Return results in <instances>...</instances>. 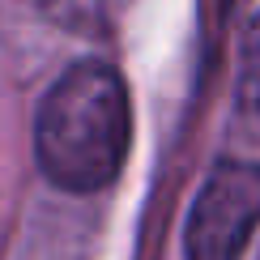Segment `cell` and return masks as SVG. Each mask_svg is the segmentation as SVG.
<instances>
[{"label": "cell", "mask_w": 260, "mask_h": 260, "mask_svg": "<svg viewBox=\"0 0 260 260\" xmlns=\"http://www.w3.org/2000/svg\"><path fill=\"white\" fill-rule=\"evenodd\" d=\"M243 99H247V107L260 115V21L252 26L247 56H243Z\"/></svg>", "instance_id": "277c9868"}, {"label": "cell", "mask_w": 260, "mask_h": 260, "mask_svg": "<svg viewBox=\"0 0 260 260\" xmlns=\"http://www.w3.org/2000/svg\"><path fill=\"white\" fill-rule=\"evenodd\" d=\"M133 0H39V9L51 21L77 30V35H107L115 26Z\"/></svg>", "instance_id": "3957f363"}, {"label": "cell", "mask_w": 260, "mask_h": 260, "mask_svg": "<svg viewBox=\"0 0 260 260\" xmlns=\"http://www.w3.org/2000/svg\"><path fill=\"white\" fill-rule=\"evenodd\" d=\"M260 226V162L226 158L205 175L188 218V260H243Z\"/></svg>", "instance_id": "7a4b0ae2"}, {"label": "cell", "mask_w": 260, "mask_h": 260, "mask_svg": "<svg viewBox=\"0 0 260 260\" xmlns=\"http://www.w3.org/2000/svg\"><path fill=\"white\" fill-rule=\"evenodd\" d=\"M128 90L103 60H81L47 90L35 120L39 167L64 192H99L128 158Z\"/></svg>", "instance_id": "6da1fadb"}]
</instances>
